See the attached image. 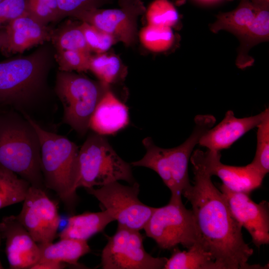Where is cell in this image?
Wrapping results in <instances>:
<instances>
[{"label": "cell", "mask_w": 269, "mask_h": 269, "mask_svg": "<svg viewBox=\"0 0 269 269\" xmlns=\"http://www.w3.org/2000/svg\"><path fill=\"white\" fill-rule=\"evenodd\" d=\"M190 160L193 184L182 195L191 205L196 245L211 256L219 269H264L248 264L254 250L245 242L242 227L232 215L225 196L211 180L205 151L196 149Z\"/></svg>", "instance_id": "cell-1"}, {"label": "cell", "mask_w": 269, "mask_h": 269, "mask_svg": "<svg viewBox=\"0 0 269 269\" xmlns=\"http://www.w3.org/2000/svg\"><path fill=\"white\" fill-rule=\"evenodd\" d=\"M50 46L43 44L30 54L0 62V103L21 109L42 97L55 60V50Z\"/></svg>", "instance_id": "cell-2"}, {"label": "cell", "mask_w": 269, "mask_h": 269, "mask_svg": "<svg viewBox=\"0 0 269 269\" xmlns=\"http://www.w3.org/2000/svg\"><path fill=\"white\" fill-rule=\"evenodd\" d=\"M40 144L41 168L45 188L54 191L66 208L73 211L77 201L79 147L67 137L43 129L25 113Z\"/></svg>", "instance_id": "cell-3"}, {"label": "cell", "mask_w": 269, "mask_h": 269, "mask_svg": "<svg viewBox=\"0 0 269 269\" xmlns=\"http://www.w3.org/2000/svg\"><path fill=\"white\" fill-rule=\"evenodd\" d=\"M23 116L15 113L0 116V167L45 190L39 137Z\"/></svg>", "instance_id": "cell-4"}, {"label": "cell", "mask_w": 269, "mask_h": 269, "mask_svg": "<svg viewBox=\"0 0 269 269\" xmlns=\"http://www.w3.org/2000/svg\"><path fill=\"white\" fill-rule=\"evenodd\" d=\"M215 122V118L211 115H197L190 135L184 142L173 148L160 147L154 144L151 138H144L142 144L146 153L140 160L132 162L131 165L153 170L169 188L171 196H182L183 192L191 184L188 163L194 148Z\"/></svg>", "instance_id": "cell-5"}, {"label": "cell", "mask_w": 269, "mask_h": 269, "mask_svg": "<svg viewBox=\"0 0 269 269\" xmlns=\"http://www.w3.org/2000/svg\"><path fill=\"white\" fill-rule=\"evenodd\" d=\"M79 176L76 189L102 186L124 180L135 182L131 164L124 160L104 136L89 135L79 152Z\"/></svg>", "instance_id": "cell-6"}, {"label": "cell", "mask_w": 269, "mask_h": 269, "mask_svg": "<svg viewBox=\"0 0 269 269\" xmlns=\"http://www.w3.org/2000/svg\"><path fill=\"white\" fill-rule=\"evenodd\" d=\"M108 86L73 72L59 71L55 91L63 107V122L79 134H85L92 115L109 89Z\"/></svg>", "instance_id": "cell-7"}, {"label": "cell", "mask_w": 269, "mask_h": 269, "mask_svg": "<svg viewBox=\"0 0 269 269\" xmlns=\"http://www.w3.org/2000/svg\"><path fill=\"white\" fill-rule=\"evenodd\" d=\"M143 229L147 237L164 250L178 245L188 249L198 243L192 211L183 205L181 196H171L167 205L156 208Z\"/></svg>", "instance_id": "cell-8"}, {"label": "cell", "mask_w": 269, "mask_h": 269, "mask_svg": "<svg viewBox=\"0 0 269 269\" xmlns=\"http://www.w3.org/2000/svg\"><path fill=\"white\" fill-rule=\"evenodd\" d=\"M85 189L100 201L118 225L131 229H143L156 208L139 200V185L136 182L128 186L116 181L97 189Z\"/></svg>", "instance_id": "cell-9"}, {"label": "cell", "mask_w": 269, "mask_h": 269, "mask_svg": "<svg viewBox=\"0 0 269 269\" xmlns=\"http://www.w3.org/2000/svg\"><path fill=\"white\" fill-rule=\"evenodd\" d=\"M167 260L146 252L139 231L118 225L102 251L101 266L103 269H164Z\"/></svg>", "instance_id": "cell-10"}, {"label": "cell", "mask_w": 269, "mask_h": 269, "mask_svg": "<svg viewBox=\"0 0 269 269\" xmlns=\"http://www.w3.org/2000/svg\"><path fill=\"white\" fill-rule=\"evenodd\" d=\"M120 7L94 8L82 12L73 18L87 22L113 35L127 46L133 44L137 38L136 19L145 12L141 0H119Z\"/></svg>", "instance_id": "cell-11"}, {"label": "cell", "mask_w": 269, "mask_h": 269, "mask_svg": "<svg viewBox=\"0 0 269 269\" xmlns=\"http://www.w3.org/2000/svg\"><path fill=\"white\" fill-rule=\"evenodd\" d=\"M44 190L30 185L16 216L37 244L52 242L60 222L57 205Z\"/></svg>", "instance_id": "cell-12"}, {"label": "cell", "mask_w": 269, "mask_h": 269, "mask_svg": "<svg viewBox=\"0 0 269 269\" xmlns=\"http://www.w3.org/2000/svg\"><path fill=\"white\" fill-rule=\"evenodd\" d=\"M225 196L231 212L242 227L250 234L258 248L269 244V203L254 202L250 194L233 191L223 184L219 187Z\"/></svg>", "instance_id": "cell-13"}, {"label": "cell", "mask_w": 269, "mask_h": 269, "mask_svg": "<svg viewBox=\"0 0 269 269\" xmlns=\"http://www.w3.org/2000/svg\"><path fill=\"white\" fill-rule=\"evenodd\" d=\"M0 234L5 240V253L11 269H30L40 256L38 244L16 216L4 217L0 222Z\"/></svg>", "instance_id": "cell-14"}, {"label": "cell", "mask_w": 269, "mask_h": 269, "mask_svg": "<svg viewBox=\"0 0 269 269\" xmlns=\"http://www.w3.org/2000/svg\"><path fill=\"white\" fill-rule=\"evenodd\" d=\"M205 155L211 175L218 176L230 190L250 194L262 185L265 175L251 163L243 166L224 164L220 151L207 149Z\"/></svg>", "instance_id": "cell-15"}, {"label": "cell", "mask_w": 269, "mask_h": 269, "mask_svg": "<svg viewBox=\"0 0 269 269\" xmlns=\"http://www.w3.org/2000/svg\"><path fill=\"white\" fill-rule=\"evenodd\" d=\"M266 109L255 116L237 118L231 110L223 119L208 130L200 138L198 144L207 149L221 151L229 147L249 131L257 127L263 119Z\"/></svg>", "instance_id": "cell-16"}, {"label": "cell", "mask_w": 269, "mask_h": 269, "mask_svg": "<svg viewBox=\"0 0 269 269\" xmlns=\"http://www.w3.org/2000/svg\"><path fill=\"white\" fill-rule=\"evenodd\" d=\"M7 40L0 49L6 56L22 53L35 46L49 41L52 30L27 12L11 21L5 27Z\"/></svg>", "instance_id": "cell-17"}, {"label": "cell", "mask_w": 269, "mask_h": 269, "mask_svg": "<svg viewBox=\"0 0 269 269\" xmlns=\"http://www.w3.org/2000/svg\"><path fill=\"white\" fill-rule=\"evenodd\" d=\"M129 123L128 107L108 89L92 115L89 129L104 136L116 133Z\"/></svg>", "instance_id": "cell-18"}, {"label": "cell", "mask_w": 269, "mask_h": 269, "mask_svg": "<svg viewBox=\"0 0 269 269\" xmlns=\"http://www.w3.org/2000/svg\"><path fill=\"white\" fill-rule=\"evenodd\" d=\"M240 41L236 64L240 69L252 66L254 59L248 55L251 48L269 40V7H257L256 16L251 24L239 36Z\"/></svg>", "instance_id": "cell-19"}, {"label": "cell", "mask_w": 269, "mask_h": 269, "mask_svg": "<svg viewBox=\"0 0 269 269\" xmlns=\"http://www.w3.org/2000/svg\"><path fill=\"white\" fill-rule=\"evenodd\" d=\"M115 219L104 210L97 212H86L74 215L68 219L66 227L59 234L60 239L70 238L87 241L102 231Z\"/></svg>", "instance_id": "cell-20"}, {"label": "cell", "mask_w": 269, "mask_h": 269, "mask_svg": "<svg viewBox=\"0 0 269 269\" xmlns=\"http://www.w3.org/2000/svg\"><path fill=\"white\" fill-rule=\"evenodd\" d=\"M38 245L40 253L38 262L50 261L78 266L80 258L91 252L87 241L70 238Z\"/></svg>", "instance_id": "cell-21"}, {"label": "cell", "mask_w": 269, "mask_h": 269, "mask_svg": "<svg viewBox=\"0 0 269 269\" xmlns=\"http://www.w3.org/2000/svg\"><path fill=\"white\" fill-rule=\"evenodd\" d=\"M257 11V7L249 0H241L235 9L218 14L215 22L210 26V30L215 33L225 30L239 36L252 22Z\"/></svg>", "instance_id": "cell-22"}, {"label": "cell", "mask_w": 269, "mask_h": 269, "mask_svg": "<svg viewBox=\"0 0 269 269\" xmlns=\"http://www.w3.org/2000/svg\"><path fill=\"white\" fill-rule=\"evenodd\" d=\"M164 269H219V268L211 256L195 244L187 251L174 248Z\"/></svg>", "instance_id": "cell-23"}, {"label": "cell", "mask_w": 269, "mask_h": 269, "mask_svg": "<svg viewBox=\"0 0 269 269\" xmlns=\"http://www.w3.org/2000/svg\"><path fill=\"white\" fill-rule=\"evenodd\" d=\"M30 186L16 173L0 167V209L23 202Z\"/></svg>", "instance_id": "cell-24"}, {"label": "cell", "mask_w": 269, "mask_h": 269, "mask_svg": "<svg viewBox=\"0 0 269 269\" xmlns=\"http://www.w3.org/2000/svg\"><path fill=\"white\" fill-rule=\"evenodd\" d=\"M50 41L55 51L78 50L91 53L82 30L81 23L77 24L69 21L53 30Z\"/></svg>", "instance_id": "cell-25"}, {"label": "cell", "mask_w": 269, "mask_h": 269, "mask_svg": "<svg viewBox=\"0 0 269 269\" xmlns=\"http://www.w3.org/2000/svg\"><path fill=\"white\" fill-rule=\"evenodd\" d=\"M89 70L107 86L122 79L125 75L119 58L104 53L91 56Z\"/></svg>", "instance_id": "cell-26"}, {"label": "cell", "mask_w": 269, "mask_h": 269, "mask_svg": "<svg viewBox=\"0 0 269 269\" xmlns=\"http://www.w3.org/2000/svg\"><path fill=\"white\" fill-rule=\"evenodd\" d=\"M139 40L143 46L154 52H161L170 49L174 41L171 27L147 24L139 33Z\"/></svg>", "instance_id": "cell-27"}, {"label": "cell", "mask_w": 269, "mask_h": 269, "mask_svg": "<svg viewBox=\"0 0 269 269\" xmlns=\"http://www.w3.org/2000/svg\"><path fill=\"white\" fill-rule=\"evenodd\" d=\"M147 24L172 27L179 20V13L169 0H154L145 9Z\"/></svg>", "instance_id": "cell-28"}, {"label": "cell", "mask_w": 269, "mask_h": 269, "mask_svg": "<svg viewBox=\"0 0 269 269\" xmlns=\"http://www.w3.org/2000/svg\"><path fill=\"white\" fill-rule=\"evenodd\" d=\"M257 148L255 157L251 163L264 175L269 171V109L257 127Z\"/></svg>", "instance_id": "cell-29"}, {"label": "cell", "mask_w": 269, "mask_h": 269, "mask_svg": "<svg viewBox=\"0 0 269 269\" xmlns=\"http://www.w3.org/2000/svg\"><path fill=\"white\" fill-rule=\"evenodd\" d=\"M91 53L78 50L55 51L59 71L78 72L89 70Z\"/></svg>", "instance_id": "cell-30"}, {"label": "cell", "mask_w": 269, "mask_h": 269, "mask_svg": "<svg viewBox=\"0 0 269 269\" xmlns=\"http://www.w3.org/2000/svg\"><path fill=\"white\" fill-rule=\"evenodd\" d=\"M27 12L45 26L60 20L57 0H27Z\"/></svg>", "instance_id": "cell-31"}, {"label": "cell", "mask_w": 269, "mask_h": 269, "mask_svg": "<svg viewBox=\"0 0 269 269\" xmlns=\"http://www.w3.org/2000/svg\"><path fill=\"white\" fill-rule=\"evenodd\" d=\"M81 27L91 52L105 53L117 41L111 34L87 22L81 21Z\"/></svg>", "instance_id": "cell-32"}, {"label": "cell", "mask_w": 269, "mask_h": 269, "mask_svg": "<svg viewBox=\"0 0 269 269\" xmlns=\"http://www.w3.org/2000/svg\"><path fill=\"white\" fill-rule=\"evenodd\" d=\"M112 0H57L60 20L65 17L73 18L77 14L94 8H100Z\"/></svg>", "instance_id": "cell-33"}, {"label": "cell", "mask_w": 269, "mask_h": 269, "mask_svg": "<svg viewBox=\"0 0 269 269\" xmlns=\"http://www.w3.org/2000/svg\"><path fill=\"white\" fill-rule=\"evenodd\" d=\"M27 0H3L0 2V29L27 12Z\"/></svg>", "instance_id": "cell-34"}, {"label": "cell", "mask_w": 269, "mask_h": 269, "mask_svg": "<svg viewBox=\"0 0 269 269\" xmlns=\"http://www.w3.org/2000/svg\"><path fill=\"white\" fill-rule=\"evenodd\" d=\"M63 263L50 261H39L33 265L30 269H61L65 267Z\"/></svg>", "instance_id": "cell-35"}, {"label": "cell", "mask_w": 269, "mask_h": 269, "mask_svg": "<svg viewBox=\"0 0 269 269\" xmlns=\"http://www.w3.org/2000/svg\"><path fill=\"white\" fill-rule=\"evenodd\" d=\"M257 7H269V0H249Z\"/></svg>", "instance_id": "cell-36"}, {"label": "cell", "mask_w": 269, "mask_h": 269, "mask_svg": "<svg viewBox=\"0 0 269 269\" xmlns=\"http://www.w3.org/2000/svg\"><path fill=\"white\" fill-rule=\"evenodd\" d=\"M7 40V33L5 28L0 29V50L4 46Z\"/></svg>", "instance_id": "cell-37"}, {"label": "cell", "mask_w": 269, "mask_h": 269, "mask_svg": "<svg viewBox=\"0 0 269 269\" xmlns=\"http://www.w3.org/2000/svg\"><path fill=\"white\" fill-rule=\"evenodd\" d=\"M198 0L202 1V2H215V1L220 0ZM226 0L231 1L233 0Z\"/></svg>", "instance_id": "cell-38"}, {"label": "cell", "mask_w": 269, "mask_h": 269, "mask_svg": "<svg viewBox=\"0 0 269 269\" xmlns=\"http://www.w3.org/2000/svg\"><path fill=\"white\" fill-rule=\"evenodd\" d=\"M178 4H182L184 1V0H174Z\"/></svg>", "instance_id": "cell-39"}, {"label": "cell", "mask_w": 269, "mask_h": 269, "mask_svg": "<svg viewBox=\"0 0 269 269\" xmlns=\"http://www.w3.org/2000/svg\"><path fill=\"white\" fill-rule=\"evenodd\" d=\"M1 237L0 234V243H1ZM3 269V267L1 264V263L0 260V269Z\"/></svg>", "instance_id": "cell-40"}, {"label": "cell", "mask_w": 269, "mask_h": 269, "mask_svg": "<svg viewBox=\"0 0 269 269\" xmlns=\"http://www.w3.org/2000/svg\"><path fill=\"white\" fill-rule=\"evenodd\" d=\"M3 0H0V2H1Z\"/></svg>", "instance_id": "cell-41"}]
</instances>
